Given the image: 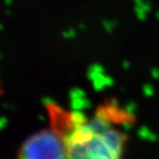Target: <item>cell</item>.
<instances>
[{"mask_svg": "<svg viewBox=\"0 0 159 159\" xmlns=\"http://www.w3.org/2000/svg\"><path fill=\"white\" fill-rule=\"evenodd\" d=\"M51 129L64 144L67 159H122L126 135L119 125L128 116L116 106L98 107L92 119L48 103Z\"/></svg>", "mask_w": 159, "mask_h": 159, "instance_id": "1", "label": "cell"}, {"mask_svg": "<svg viewBox=\"0 0 159 159\" xmlns=\"http://www.w3.org/2000/svg\"><path fill=\"white\" fill-rule=\"evenodd\" d=\"M18 159H67L61 138L53 129L36 132L20 147Z\"/></svg>", "mask_w": 159, "mask_h": 159, "instance_id": "2", "label": "cell"}]
</instances>
